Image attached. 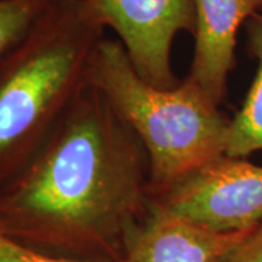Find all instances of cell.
Returning <instances> with one entry per match:
<instances>
[{"instance_id": "3957f363", "label": "cell", "mask_w": 262, "mask_h": 262, "mask_svg": "<svg viewBox=\"0 0 262 262\" xmlns=\"http://www.w3.org/2000/svg\"><path fill=\"white\" fill-rule=\"evenodd\" d=\"M89 83L106 98L146 150L151 196L226 155L230 120L220 106L188 77L172 89L146 82L120 41L105 37L99 42Z\"/></svg>"}, {"instance_id": "8fae6325", "label": "cell", "mask_w": 262, "mask_h": 262, "mask_svg": "<svg viewBox=\"0 0 262 262\" xmlns=\"http://www.w3.org/2000/svg\"><path fill=\"white\" fill-rule=\"evenodd\" d=\"M226 262H262V222L253 227Z\"/></svg>"}, {"instance_id": "8992f818", "label": "cell", "mask_w": 262, "mask_h": 262, "mask_svg": "<svg viewBox=\"0 0 262 262\" xmlns=\"http://www.w3.org/2000/svg\"><path fill=\"white\" fill-rule=\"evenodd\" d=\"M251 230L214 232L169 213L151 198L124 239L120 262H226Z\"/></svg>"}, {"instance_id": "277c9868", "label": "cell", "mask_w": 262, "mask_h": 262, "mask_svg": "<svg viewBox=\"0 0 262 262\" xmlns=\"http://www.w3.org/2000/svg\"><path fill=\"white\" fill-rule=\"evenodd\" d=\"M151 198L169 213L214 232L251 230L262 222V166L222 155Z\"/></svg>"}, {"instance_id": "52a82bcc", "label": "cell", "mask_w": 262, "mask_h": 262, "mask_svg": "<svg viewBox=\"0 0 262 262\" xmlns=\"http://www.w3.org/2000/svg\"><path fill=\"white\" fill-rule=\"evenodd\" d=\"M262 10V0H194V56L188 79L222 105L236 64L237 32Z\"/></svg>"}, {"instance_id": "9c48e42d", "label": "cell", "mask_w": 262, "mask_h": 262, "mask_svg": "<svg viewBox=\"0 0 262 262\" xmlns=\"http://www.w3.org/2000/svg\"><path fill=\"white\" fill-rule=\"evenodd\" d=\"M57 0H0V60L16 47Z\"/></svg>"}, {"instance_id": "7a4b0ae2", "label": "cell", "mask_w": 262, "mask_h": 262, "mask_svg": "<svg viewBox=\"0 0 262 262\" xmlns=\"http://www.w3.org/2000/svg\"><path fill=\"white\" fill-rule=\"evenodd\" d=\"M105 29L91 0H57L0 60V189L37 156L89 84Z\"/></svg>"}, {"instance_id": "5b68a950", "label": "cell", "mask_w": 262, "mask_h": 262, "mask_svg": "<svg viewBox=\"0 0 262 262\" xmlns=\"http://www.w3.org/2000/svg\"><path fill=\"white\" fill-rule=\"evenodd\" d=\"M105 28L118 35L139 75L156 88L172 89L178 77L172 46L181 32L194 34V0H91Z\"/></svg>"}, {"instance_id": "6da1fadb", "label": "cell", "mask_w": 262, "mask_h": 262, "mask_svg": "<svg viewBox=\"0 0 262 262\" xmlns=\"http://www.w3.org/2000/svg\"><path fill=\"white\" fill-rule=\"evenodd\" d=\"M151 203L140 140L89 83L29 165L0 189V232L39 252L120 262Z\"/></svg>"}, {"instance_id": "ba28073f", "label": "cell", "mask_w": 262, "mask_h": 262, "mask_svg": "<svg viewBox=\"0 0 262 262\" xmlns=\"http://www.w3.org/2000/svg\"><path fill=\"white\" fill-rule=\"evenodd\" d=\"M246 41L256 60V75L242 108L229 124L226 155L232 158L262 151V10L246 22Z\"/></svg>"}, {"instance_id": "30bf717a", "label": "cell", "mask_w": 262, "mask_h": 262, "mask_svg": "<svg viewBox=\"0 0 262 262\" xmlns=\"http://www.w3.org/2000/svg\"><path fill=\"white\" fill-rule=\"evenodd\" d=\"M0 262H89L39 252L0 232Z\"/></svg>"}]
</instances>
